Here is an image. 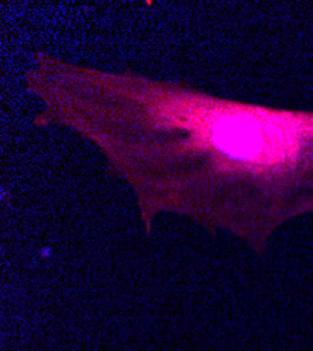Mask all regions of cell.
Segmentation results:
<instances>
[{
  "label": "cell",
  "mask_w": 313,
  "mask_h": 351,
  "mask_svg": "<svg viewBox=\"0 0 313 351\" xmlns=\"http://www.w3.org/2000/svg\"><path fill=\"white\" fill-rule=\"evenodd\" d=\"M155 128L177 130L179 146L208 154L221 170L274 178L294 170L313 143V117L215 101L188 93L145 90Z\"/></svg>",
  "instance_id": "1"
}]
</instances>
